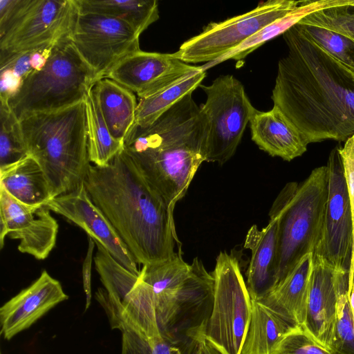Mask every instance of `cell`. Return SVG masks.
I'll list each match as a JSON object with an SVG mask.
<instances>
[{
    "label": "cell",
    "mask_w": 354,
    "mask_h": 354,
    "mask_svg": "<svg viewBox=\"0 0 354 354\" xmlns=\"http://www.w3.org/2000/svg\"><path fill=\"white\" fill-rule=\"evenodd\" d=\"M208 120L192 93L153 124L134 125L124 149L149 185L174 209L207 159Z\"/></svg>",
    "instance_id": "obj_3"
},
{
    "label": "cell",
    "mask_w": 354,
    "mask_h": 354,
    "mask_svg": "<svg viewBox=\"0 0 354 354\" xmlns=\"http://www.w3.org/2000/svg\"><path fill=\"white\" fill-rule=\"evenodd\" d=\"M94 88L111 134L124 142L136 123L138 102L135 93L109 77L98 80Z\"/></svg>",
    "instance_id": "obj_22"
},
{
    "label": "cell",
    "mask_w": 354,
    "mask_h": 354,
    "mask_svg": "<svg viewBox=\"0 0 354 354\" xmlns=\"http://www.w3.org/2000/svg\"><path fill=\"white\" fill-rule=\"evenodd\" d=\"M214 279L195 257L189 276L176 287L154 295L156 312L163 337L196 350L205 339L214 299Z\"/></svg>",
    "instance_id": "obj_8"
},
{
    "label": "cell",
    "mask_w": 354,
    "mask_h": 354,
    "mask_svg": "<svg viewBox=\"0 0 354 354\" xmlns=\"http://www.w3.org/2000/svg\"><path fill=\"white\" fill-rule=\"evenodd\" d=\"M206 76L205 68L190 73L176 82L145 98L140 99L135 125L145 127L153 124L163 113L192 93Z\"/></svg>",
    "instance_id": "obj_27"
},
{
    "label": "cell",
    "mask_w": 354,
    "mask_h": 354,
    "mask_svg": "<svg viewBox=\"0 0 354 354\" xmlns=\"http://www.w3.org/2000/svg\"><path fill=\"white\" fill-rule=\"evenodd\" d=\"M302 1L269 0L255 8L220 22H211L173 53L187 63L214 62L249 37L297 8Z\"/></svg>",
    "instance_id": "obj_11"
},
{
    "label": "cell",
    "mask_w": 354,
    "mask_h": 354,
    "mask_svg": "<svg viewBox=\"0 0 354 354\" xmlns=\"http://www.w3.org/2000/svg\"><path fill=\"white\" fill-rule=\"evenodd\" d=\"M297 328L261 302L252 300L251 318L241 354H274L284 336Z\"/></svg>",
    "instance_id": "obj_24"
},
{
    "label": "cell",
    "mask_w": 354,
    "mask_h": 354,
    "mask_svg": "<svg viewBox=\"0 0 354 354\" xmlns=\"http://www.w3.org/2000/svg\"><path fill=\"white\" fill-rule=\"evenodd\" d=\"M353 1V0L302 1L297 8L285 16L267 25L236 48L208 64V66L230 59L241 60L266 41L283 34L308 15L333 6L351 4Z\"/></svg>",
    "instance_id": "obj_25"
},
{
    "label": "cell",
    "mask_w": 354,
    "mask_h": 354,
    "mask_svg": "<svg viewBox=\"0 0 354 354\" xmlns=\"http://www.w3.org/2000/svg\"><path fill=\"white\" fill-rule=\"evenodd\" d=\"M350 304L353 313V323H354V280L353 283V286L351 288V291L350 294Z\"/></svg>",
    "instance_id": "obj_39"
},
{
    "label": "cell",
    "mask_w": 354,
    "mask_h": 354,
    "mask_svg": "<svg viewBox=\"0 0 354 354\" xmlns=\"http://www.w3.org/2000/svg\"><path fill=\"white\" fill-rule=\"evenodd\" d=\"M299 29L326 53L354 73V40L331 30L297 24Z\"/></svg>",
    "instance_id": "obj_30"
},
{
    "label": "cell",
    "mask_w": 354,
    "mask_h": 354,
    "mask_svg": "<svg viewBox=\"0 0 354 354\" xmlns=\"http://www.w3.org/2000/svg\"><path fill=\"white\" fill-rule=\"evenodd\" d=\"M339 153L344 166L346 189L353 219V244L349 271V284L352 285L354 280V134L344 142L343 146L339 145Z\"/></svg>",
    "instance_id": "obj_34"
},
{
    "label": "cell",
    "mask_w": 354,
    "mask_h": 354,
    "mask_svg": "<svg viewBox=\"0 0 354 354\" xmlns=\"http://www.w3.org/2000/svg\"><path fill=\"white\" fill-rule=\"evenodd\" d=\"M50 211L45 205H26L0 187V221L8 236L19 240L20 252L38 260L46 259L56 244L59 225Z\"/></svg>",
    "instance_id": "obj_16"
},
{
    "label": "cell",
    "mask_w": 354,
    "mask_h": 354,
    "mask_svg": "<svg viewBox=\"0 0 354 354\" xmlns=\"http://www.w3.org/2000/svg\"><path fill=\"white\" fill-rule=\"evenodd\" d=\"M68 298L59 281L43 270L30 286L0 308L1 334L5 339H12Z\"/></svg>",
    "instance_id": "obj_18"
},
{
    "label": "cell",
    "mask_w": 354,
    "mask_h": 354,
    "mask_svg": "<svg viewBox=\"0 0 354 354\" xmlns=\"http://www.w3.org/2000/svg\"><path fill=\"white\" fill-rule=\"evenodd\" d=\"M0 169L28 156L19 120L8 102L0 101Z\"/></svg>",
    "instance_id": "obj_29"
},
{
    "label": "cell",
    "mask_w": 354,
    "mask_h": 354,
    "mask_svg": "<svg viewBox=\"0 0 354 354\" xmlns=\"http://www.w3.org/2000/svg\"><path fill=\"white\" fill-rule=\"evenodd\" d=\"M95 246L93 239L88 236V249L82 264L83 288L86 295L85 310L89 308L91 302V268Z\"/></svg>",
    "instance_id": "obj_37"
},
{
    "label": "cell",
    "mask_w": 354,
    "mask_h": 354,
    "mask_svg": "<svg viewBox=\"0 0 354 354\" xmlns=\"http://www.w3.org/2000/svg\"><path fill=\"white\" fill-rule=\"evenodd\" d=\"M45 205L81 227L120 263L140 275L137 262L111 222L93 202L84 183L72 192L50 199Z\"/></svg>",
    "instance_id": "obj_15"
},
{
    "label": "cell",
    "mask_w": 354,
    "mask_h": 354,
    "mask_svg": "<svg viewBox=\"0 0 354 354\" xmlns=\"http://www.w3.org/2000/svg\"><path fill=\"white\" fill-rule=\"evenodd\" d=\"M84 185L137 263L157 264L176 254L174 209L145 180L124 148L106 166L91 164Z\"/></svg>",
    "instance_id": "obj_2"
},
{
    "label": "cell",
    "mask_w": 354,
    "mask_h": 354,
    "mask_svg": "<svg viewBox=\"0 0 354 354\" xmlns=\"http://www.w3.org/2000/svg\"><path fill=\"white\" fill-rule=\"evenodd\" d=\"M80 12H93L119 19L139 35L159 19L156 0H76Z\"/></svg>",
    "instance_id": "obj_26"
},
{
    "label": "cell",
    "mask_w": 354,
    "mask_h": 354,
    "mask_svg": "<svg viewBox=\"0 0 354 354\" xmlns=\"http://www.w3.org/2000/svg\"><path fill=\"white\" fill-rule=\"evenodd\" d=\"M76 0H0V57L71 39Z\"/></svg>",
    "instance_id": "obj_7"
},
{
    "label": "cell",
    "mask_w": 354,
    "mask_h": 354,
    "mask_svg": "<svg viewBox=\"0 0 354 354\" xmlns=\"http://www.w3.org/2000/svg\"><path fill=\"white\" fill-rule=\"evenodd\" d=\"M351 6L352 8H354V0H353V3H351Z\"/></svg>",
    "instance_id": "obj_40"
},
{
    "label": "cell",
    "mask_w": 354,
    "mask_h": 354,
    "mask_svg": "<svg viewBox=\"0 0 354 354\" xmlns=\"http://www.w3.org/2000/svg\"><path fill=\"white\" fill-rule=\"evenodd\" d=\"M214 299L205 339L221 354H241L252 313V299L233 253L221 252L212 272Z\"/></svg>",
    "instance_id": "obj_9"
},
{
    "label": "cell",
    "mask_w": 354,
    "mask_h": 354,
    "mask_svg": "<svg viewBox=\"0 0 354 354\" xmlns=\"http://www.w3.org/2000/svg\"><path fill=\"white\" fill-rule=\"evenodd\" d=\"M19 121L28 155L44 171L51 198L80 187L91 165L84 100Z\"/></svg>",
    "instance_id": "obj_4"
},
{
    "label": "cell",
    "mask_w": 354,
    "mask_h": 354,
    "mask_svg": "<svg viewBox=\"0 0 354 354\" xmlns=\"http://www.w3.org/2000/svg\"><path fill=\"white\" fill-rule=\"evenodd\" d=\"M351 5L337 6L316 11L298 23L327 28L354 40V11L351 10Z\"/></svg>",
    "instance_id": "obj_32"
},
{
    "label": "cell",
    "mask_w": 354,
    "mask_h": 354,
    "mask_svg": "<svg viewBox=\"0 0 354 354\" xmlns=\"http://www.w3.org/2000/svg\"><path fill=\"white\" fill-rule=\"evenodd\" d=\"M283 36L288 52L278 62L274 105L308 144L345 142L354 134V73L297 24Z\"/></svg>",
    "instance_id": "obj_1"
},
{
    "label": "cell",
    "mask_w": 354,
    "mask_h": 354,
    "mask_svg": "<svg viewBox=\"0 0 354 354\" xmlns=\"http://www.w3.org/2000/svg\"><path fill=\"white\" fill-rule=\"evenodd\" d=\"M173 54L132 53L120 60L108 73L109 77L136 93L147 97L198 70Z\"/></svg>",
    "instance_id": "obj_17"
},
{
    "label": "cell",
    "mask_w": 354,
    "mask_h": 354,
    "mask_svg": "<svg viewBox=\"0 0 354 354\" xmlns=\"http://www.w3.org/2000/svg\"><path fill=\"white\" fill-rule=\"evenodd\" d=\"M122 354H150L146 341L130 330L122 331Z\"/></svg>",
    "instance_id": "obj_36"
},
{
    "label": "cell",
    "mask_w": 354,
    "mask_h": 354,
    "mask_svg": "<svg viewBox=\"0 0 354 354\" xmlns=\"http://www.w3.org/2000/svg\"><path fill=\"white\" fill-rule=\"evenodd\" d=\"M274 354H333L309 337L301 328L284 336Z\"/></svg>",
    "instance_id": "obj_33"
},
{
    "label": "cell",
    "mask_w": 354,
    "mask_h": 354,
    "mask_svg": "<svg viewBox=\"0 0 354 354\" xmlns=\"http://www.w3.org/2000/svg\"><path fill=\"white\" fill-rule=\"evenodd\" d=\"M195 354H221L212 346L205 339L202 340L196 351Z\"/></svg>",
    "instance_id": "obj_38"
},
{
    "label": "cell",
    "mask_w": 354,
    "mask_h": 354,
    "mask_svg": "<svg viewBox=\"0 0 354 354\" xmlns=\"http://www.w3.org/2000/svg\"><path fill=\"white\" fill-rule=\"evenodd\" d=\"M313 253L306 254L267 295L259 300L295 328L305 320Z\"/></svg>",
    "instance_id": "obj_21"
},
{
    "label": "cell",
    "mask_w": 354,
    "mask_h": 354,
    "mask_svg": "<svg viewBox=\"0 0 354 354\" xmlns=\"http://www.w3.org/2000/svg\"><path fill=\"white\" fill-rule=\"evenodd\" d=\"M84 102L90 162L94 165L104 167L123 149L124 142L115 139L111 134L94 86L87 93Z\"/></svg>",
    "instance_id": "obj_28"
},
{
    "label": "cell",
    "mask_w": 354,
    "mask_h": 354,
    "mask_svg": "<svg viewBox=\"0 0 354 354\" xmlns=\"http://www.w3.org/2000/svg\"><path fill=\"white\" fill-rule=\"evenodd\" d=\"M349 276L342 281L337 303L333 354H354V323L350 304Z\"/></svg>",
    "instance_id": "obj_31"
},
{
    "label": "cell",
    "mask_w": 354,
    "mask_h": 354,
    "mask_svg": "<svg viewBox=\"0 0 354 354\" xmlns=\"http://www.w3.org/2000/svg\"><path fill=\"white\" fill-rule=\"evenodd\" d=\"M97 81L68 39L53 47L45 66L24 80L8 104L19 120L35 113L57 111L84 101Z\"/></svg>",
    "instance_id": "obj_6"
},
{
    "label": "cell",
    "mask_w": 354,
    "mask_h": 354,
    "mask_svg": "<svg viewBox=\"0 0 354 354\" xmlns=\"http://www.w3.org/2000/svg\"><path fill=\"white\" fill-rule=\"evenodd\" d=\"M24 80L9 69H0V101L8 102L19 90Z\"/></svg>",
    "instance_id": "obj_35"
},
{
    "label": "cell",
    "mask_w": 354,
    "mask_h": 354,
    "mask_svg": "<svg viewBox=\"0 0 354 354\" xmlns=\"http://www.w3.org/2000/svg\"><path fill=\"white\" fill-rule=\"evenodd\" d=\"M277 221L270 218L268 224L259 230L253 225L248 230L244 248L251 252L246 272V286L252 300L259 301L277 283Z\"/></svg>",
    "instance_id": "obj_20"
},
{
    "label": "cell",
    "mask_w": 354,
    "mask_h": 354,
    "mask_svg": "<svg viewBox=\"0 0 354 354\" xmlns=\"http://www.w3.org/2000/svg\"><path fill=\"white\" fill-rule=\"evenodd\" d=\"M328 193L322 239L313 254L326 259L337 270L349 273L353 227L339 145L328 156Z\"/></svg>",
    "instance_id": "obj_13"
},
{
    "label": "cell",
    "mask_w": 354,
    "mask_h": 354,
    "mask_svg": "<svg viewBox=\"0 0 354 354\" xmlns=\"http://www.w3.org/2000/svg\"><path fill=\"white\" fill-rule=\"evenodd\" d=\"M250 127L252 140L271 156L291 161L307 150L308 143L300 131L274 105L268 111L256 110Z\"/></svg>",
    "instance_id": "obj_19"
},
{
    "label": "cell",
    "mask_w": 354,
    "mask_h": 354,
    "mask_svg": "<svg viewBox=\"0 0 354 354\" xmlns=\"http://www.w3.org/2000/svg\"><path fill=\"white\" fill-rule=\"evenodd\" d=\"M349 273L313 254L305 320L301 329L333 353L340 285Z\"/></svg>",
    "instance_id": "obj_14"
},
{
    "label": "cell",
    "mask_w": 354,
    "mask_h": 354,
    "mask_svg": "<svg viewBox=\"0 0 354 354\" xmlns=\"http://www.w3.org/2000/svg\"><path fill=\"white\" fill-rule=\"evenodd\" d=\"M328 193L325 165L315 168L301 183H287L274 200L269 216L277 221L276 285L303 257L315 252L322 236Z\"/></svg>",
    "instance_id": "obj_5"
},
{
    "label": "cell",
    "mask_w": 354,
    "mask_h": 354,
    "mask_svg": "<svg viewBox=\"0 0 354 354\" xmlns=\"http://www.w3.org/2000/svg\"><path fill=\"white\" fill-rule=\"evenodd\" d=\"M0 187L26 205H43L51 198L45 174L30 156L0 169Z\"/></svg>",
    "instance_id": "obj_23"
},
{
    "label": "cell",
    "mask_w": 354,
    "mask_h": 354,
    "mask_svg": "<svg viewBox=\"0 0 354 354\" xmlns=\"http://www.w3.org/2000/svg\"><path fill=\"white\" fill-rule=\"evenodd\" d=\"M201 86L206 94L201 109L209 125L206 161L223 165L234 154L257 109L242 83L232 75Z\"/></svg>",
    "instance_id": "obj_10"
},
{
    "label": "cell",
    "mask_w": 354,
    "mask_h": 354,
    "mask_svg": "<svg viewBox=\"0 0 354 354\" xmlns=\"http://www.w3.org/2000/svg\"><path fill=\"white\" fill-rule=\"evenodd\" d=\"M139 38L130 25L119 19L80 11L71 40L100 80L124 57L140 50Z\"/></svg>",
    "instance_id": "obj_12"
}]
</instances>
